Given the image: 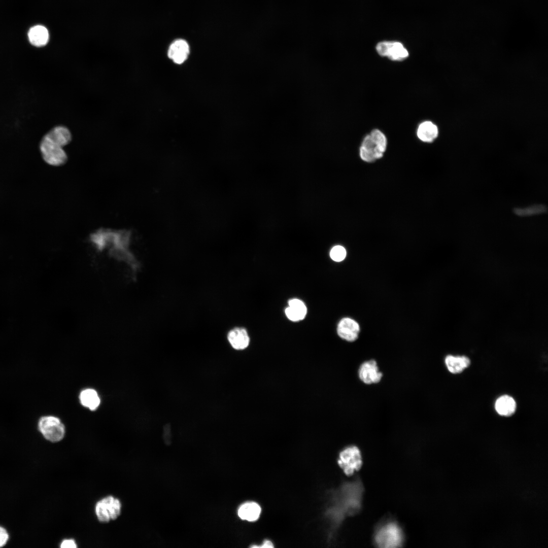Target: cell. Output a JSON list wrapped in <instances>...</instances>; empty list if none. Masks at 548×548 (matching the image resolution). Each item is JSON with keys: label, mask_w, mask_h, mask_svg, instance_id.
Masks as SVG:
<instances>
[{"label": "cell", "mask_w": 548, "mask_h": 548, "mask_svg": "<svg viewBox=\"0 0 548 548\" xmlns=\"http://www.w3.org/2000/svg\"><path fill=\"white\" fill-rule=\"evenodd\" d=\"M72 140V134L67 128L57 126L53 128L42 138L40 150L42 158L46 163L54 166L64 165L67 160V156L63 147Z\"/></svg>", "instance_id": "6da1fadb"}, {"label": "cell", "mask_w": 548, "mask_h": 548, "mask_svg": "<svg viewBox=\"0 0 548 548\" xmlns=\"http://www.w3.org/2000/svg\"><path fill=\"white\" fill-rule=\"evenodd\" d=\"M363 487L357 478L343 485L336 494L334 511L335 521L340 522L348 516L358 513L362 507Z\"/></svg>", "instance_id": "7a4b0ae2"}, {"label": "cell", "mask_w": 548, "mask_h": 548, "mask_svg": "<svg viewBox=\"0 0 548 548\" xmlns=\"http://www.w3.org/2000/svg\"><path fill=\"white\" fill-rule=\"evenodd\" d=\"M387 145L384 133L379 129H373L363 140L359 149L360 157L365 162H374L383 156Z\"/></svg>", "instance_id": "3957f363"}, {"label": "cell", "mask_w": 548, "mask_h": 548, "mask_svg": "<svg viewBox=\"0 0 548 548\" xmlns=\"http://www.w3.org/2000/svg\"><path fill=\"white\" fill-rule=\"evenodd\" d=\"M374 541L381 547L401 546L404 540L402 530L395 521H389L378 527L374 534Z\"/></svg>", "instance_id": "277c9868"}, {"label": "cell", "mask_w": 548, "mask_h": 548, "mask_svg": "<svg viewBox=\"0 0 548 548\" xmlns=\"http://www.w3.org/2000/svg\"><path fill=\"white\" fill-rule=\"evenodd\" d=\"M121 510L122 504L120 501L110 495L97 501L95 506L96 516L101 523H108L115 520L120 515Z\"/></svg>", "instance_id": "5b68a950"}, {"label": "cell", "mask_w": 548, "mask_h": 548, "mask_svg": "<svg viewBox=\"0 0 548 548\" xmlns=\"http://www.w3.org/2000/svg\"><path fill=\"white\" fill-rule=\"evenodd\" d=\"M337 463L346 475H353L362 466V458L360 449L353 445L346 447L340 452Z\"/></svg>", "instance_id": "8992f818"}, {"label": "cell", "mask_w": 548, "mask_h": 548, "mask_svg": "<svg viewBox=\"0 0 548 548\" xmlns=\"http://www.w3.org/2000/svg\"><path fill=\"white\" fill-rule=\"evenodd\" d=\"M38 427L43 436L51 442H58L65 435L64 425L58 418L54 416L42 417L39 422Z\"/></svg>", "instance_id": "52a82bcc"}, {"label": "cell", "mask_w": 548, "mask_h": 548, "mask_svg": "<svg viewBox=\"0 0 548 548\" xmlns=\"http://www.w3.org/2000/svg\"><path fill=\"white\" fill-rule=\"evenodd\" d=\"M378 54L393 61H402L408 56L406 49L400 42L384 41L379 43L376 46Z\"/></svg>", "instance_id": "ba28073f"}, {"label": "cell", "mask_w": 548, "mask_h": 548, "mask_svg": "<svg viewBox=\"0 0 548 548\" xmlns=\"http://www.w3.org/2000/svg\"><path fill=\"white\" fill-rule=\"evenodd\" d=\"M358 375L360 381L366 385L379 383L383 375L374 359L363 362L358 368Z\"/></svg>", "instance_id": "9c48e42d"}, {"label": "cell", "mask_w": 548, "mask_h": 548, "mask_svg": "<svg viewBox=\"0 0 548 548\" xmlns=\"http://www.w3.org/2000/svg\"><path fill=\"white\" fill-rule=\"evenodd\" d=\"M360 331L358 324L349 318H344L339 322L337 332L338 336L348 341H354L358 338Z\"/></svg>", "instance_id": "30bf717a"}, {"label": "cell", "mask_w": 548, "mask_h": 548, "mask_svg": "<svg viewBox=\"0 0 548 548\" xmlns=\"http://www.w3.org/2000/svg\"><path fill=\"white\" fill-rule=\"evenodd\" d=\"M189 52L188 43L184 40L177 39L170 45L167 54L174 62L181 64L187 59Z\"/></svg>", "instance_id": "8fae6325"}, {"label": "cell", "mask_w": 548, "mask_h": 548, "mask_svg": "<svg viewBox=\"0 0 548 548\" xmlns=\"http://www.w3.org/2000/svg\"><path fill=\"white\" fill-rule=\"evenodd\" d=\"M227 339L231 347L237 350L245 349L250 343V337L247 331L241 327L231 329L228 333Z\"/></svg>", "instance_id": "7c38bea8"}, {"label": "cell", "mask_w": 548, "mask_h": 548, "mask_svg": "<svg viewBox=\"0 0 548 548\" xmlns=\"http://www.w3.org/2000/svg\"><path fill=\"white\" fill-rule=\"evenodd\" d=\"M288 305L285 310V314L290 320L296 322L305 318L307 309L302 301L296 298L292 299L288 301Z\"/></svg>", "instance_id": "4fadbf2b"}, {"label": "cell", "mask_w": 548, "mask_h": 548, "mask_svg": "<svg viewBox=\"0 0 548 548\" xmlns=\"http://www.w3.org/2000/svg\"><path fill=\"white\" fill-rule=\"evenodd\" d=\"M417 135L419 140L425 143H431L438 136L437 126L430 121H425L419 125Z\"/></svg>", "instance_id": "5bb4252c"}, {"label": "cell", "mask_w": 548, "mask_h": 548, "mask_svg": "<svg viewBox=\"0 0 548 548\" xmlns=\"http://www.w3.org/2000/svg\"><path fill=\"white\" fill-rule=\"evenodd\" d=\"M28 37L32 45L40 47L44 46L48 43L49 34L48 29L45 26L38 25L29 29Z\"/></svg>", "instance_id": "9a60e30c"}, {"label": "cell", "mask_w": 548, "mask_h": 548, "mask_svg": "<svg viewBox=\"0 0 548 548\" xmlns=\"http://www.w3.org/2000/svg\"><path fill=\"white\" fill-rule=\"evenodd\" d=\"M516 402L514 399L507 395L499 397L496 401L495 408L497 413L502 416L509 417L516 410Z\"/></svg>", "instance_id": "2e32d148"}, {"label": "cell", "mask_w": 548, "mask_h": 548, "mask_svg": "<svg viewBox=\"0 0 548 548\" xmlns=\"http://www.w3.org/2000/svg\"><path fill=\"white\" fill-rule=\"evenodd\" d=\"M444 362L449 371L454 374L461 373L470 364V359L464 356L448 355Z\"/></svg>", "instance_id": "e0dca14e"}, {"label": "cell", "mask_w": 548, "mask_h": 548, "mask_svg": "<svg viewBox=\"0 0 548 548\" xmlns=\"http://www.w3.org/2000/svg\"><path fill=\"white\" fill-rule=\"evenodd\" d=\"M261 513V507L254 502H248L242 504L238 510L239 518L249 522L257 520Z\"/></svg>", "instance_id": "ac0fdd59"}, {"label": "cell", "mask_w": 548, "mask_h": 548, "mask_svg": "<svg viewBox=\"0 0 548 548\" xmlns=\"http://www.w3.org/2000/svg\"><path fill=\"white\" fill-rule=\"evenodd\" d=\"M79 399L82 405L91 410L96 409L100 402L97 392L92 389L82 390L80 394Z\"/></svg>", "instance_id": "d6986e66"}, {"label": "cell", "mask_w": 548, "mask_h": 548, "mask_svg": "<svg viewBox=\"0 0 548 548\" xmlns=\"http://www.w3.org/2000/svg\"><path fill=\"white\" fill-rule=\"evenodd\" d=\"M547 211L543 204H534L525 208H516L515 214L520 216H529L544 213Z\"/></svg>", "instance_id": "ffe728a7"}, {"label": "cell", "mask_w": 548, "mask_h": 548, "mask_svg": "<svg viewBox=\"0 0 548 548\" xmlns=\"http://www.w3.org/2000/svg\"><path fill=\"white\" fill-rule=\"evenodd\" d=\"M346 256V249L345 248L339 245L333 247L330 252V256L331 258L336 262L342 261L345 258Z\"/></svg>", "instance_id": "44dd1931"}, {"label": "cell", "mask_w": 548, "mask_h": 548, "mask_svg": "<svg viewBox=\"0 0 548 548\" xmlns=\"http://www.w3.org/2000/svg\"><path fill=\"white\" fill-rule=\"evenodd\" d=\"M77 547V543L73 539H65L61 542L60 544L61 548H76Z\"/></svg>", "instance_id": "7402d4cb"}, {"label": "cell", "mask_w": 548, "mask_h": 548, "mask_svg": "<svg viewBox=\"0 0 548 548\" xmlns=\"http://www.w3.org/2000/svg\"><path fill=\"white\" fill-rule=\"evenodd\" d=\"M8 538L9 536L7 531L3 527H0V547L5 545Z\"/></svg>", "instance_id": "603a6c76"}, {"label": "cell", "mask_w": 548, "mask_h": 548, "mask_svg": "<svg viewBox=\"0 0 548 548\" xmlns=\"http://www.w3.org/2000/svg\"><path fill=\"white\" fill-rule=\"evenodd\" d=\"M262 544V545L260 546V547H273V544H272V542L269 541V540H264Z\"/></svg>", "instance_id": "cb8c5ba5"}]
</instances>
